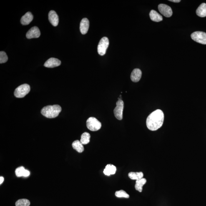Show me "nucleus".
<instances>
[{"label":"nucleus","mask_w":206,"mask_h":206,"mask_svg":"<svg viewBox=\"0 0 206 206\" xmlns=\"http://www.w3.org/2000/svg\"><path fill=\"white\" fill-rule=\"evenodd\" d=\"M164 114L161 110L158 109L149 114L146 120V125L149 130L154 131L162 127L164 122Z\"/></svg>","instance_id":"nucleus-1"},{"label":"nucleus","mask_w":206,"mask_h":206,"mask_svg":"<svg viewBox=\"0 0 206 206\" xmlns=\"http://www.w3.org/2000/svg\"><path fill=\"white\" fill-rule=\"evenodd\" d=\"M61 111V108L58 105H47L43 108L41 110V114L46 118L53 119L59 115Z\"/></svg>","instance_id":"nucleus-2"},{"label":"nucleus","mask_w":206,"mask_h":206,"mask_svg":"<svg viewBox=\"0 0 206 206\" xmlns=\"http://www.w3.org/2000/svg\"><path fill=\"white\" fill-rule=\"evenodd\" d=\"M30 91L29 85L24 84L20 86L15 89L14 95L17 98H23L29 93Z\"/></svg>","instance_id":"nucleus-3"},{"label":"nucleus","mask_w":206,"mask_h":206,"mask_svg":"<svg viewBox=\"0 0 206 206\" xmlns=\"http://www.w3.org/2000/svg\"><path fill=\"white\" fill-rule=\"evenodd\" d=\"M86 126L89 130L92 131H98L101 128V123L96 118L91 117L89 118L86 122Z\"/></svg>","instance_id":"nucleus-4"},{"label":"nucleus","mask_w":206,"mask_h":206,"mask_svg":"<svg viewBox=\"0 0 206 206\" xmlns=\"http://www.w3.org/2000/svg\"><path fill=\"white\" fill-rule=\"evenodd\" d=\"M109 44V40L107 37H103L100 41L97 46V52L100 55L104 56Z\"/></svg>","instance_id":"nucleus-5"},{"label":"nucleus","mask_w":206,"mask_h":206,"mask_svg":"<svg viewBox=\"0 0 206 206\" xmlns=\"http://www.w3.org/2000/svg\"><path fill=\"white\" fill-rule=\"evenodd\" d=\"M194 41L202 44H206V33L202 31H196L191 35Z\"/></svg>","instance_id":"nucleus-6"},{"label":"nucleus","mask_w":206,"mask_h":206,"mask_svg":"<svg viewBox=\"0 0 206 206\" xmlns=\"http://www.w3.org/2000/svg\"><path fill=\"white\" fill-rule=\"evenodd\" d=\"M124 106V102L122 100H119L116 103V107L114 110V114L115 117L119 120H121L123 119Z\"/></svg>","instance_id":"nucleus-7"},{"label":"nucleus","mask_w":206,"mask_h":206,"mask_svg":"<svg viewBox=\"0 0 206 206\" xmlns=\"http://www.w3.org/2000/svg\"><path fill=\"white\" fill-rule=\"evenodd\" d=\"M158 9L159 12L166 17H170L172 14V8L168 5L160 4L159 5Z\"/></svg>","instance_id":"nucleus-8"},{"label":"nucleus","mask_w":206,"mask_h":206,"mask_svg":"<svg viewBox=\"0 0 206 206\" xmlns=\"http://www.w3.org/2000/svg\"><path fill=\"white\" fill-rule=\"evenodd\" d=\"M41 32L39 28L37 26H34L31 28L28 31L26 34V37L28 39L38 38L40 36Z\"/></svg>","instance_id":"nucleus-9"},{"label":"nucleus","mask_w":206,"mask_h":206,"mask_svg":"<svg viewBox=\"0 0 206 206\" xmlns=\"http://www.w3.org/2000/svg\"><path fill=\"white\" fill-rule=\"evenodd\" d=\"M61 61L54 58H51L47 60L44 64V66L47 68H54L60 65Z\"/></svg>","instance_id":"nucleus-10"},{"label":"nucleus","mask_w":206,"mask_h":206,"mask_svg":"<svg viewBox=\"0 0 206 206\" xmlns=\"http://www.w3.org/2000/svg\"><path fill=\"white\" fill-rule=\"evenodd\" d=\"M49 20L50 22L53 26H56L59 22V18L55 11H49Z\"/></svg>","instance_id":"nucleus-11"},{"label":"nucleus","mask_w":206,"mask_h":206,"mask_svg":"<svg viewBox=\"0 0 206 206\" xmlns=\"http://www.w3.org/2000/svg\"><path fill=\"white\" fill-rule=\"evenodd\" d=\"M89 26V21L87 18H84L81 20L80 24V30L82 34H85L87 33Z\"/></svg>","instance_id":"nucleus-12"},{"label":"nucleus","mask_w":206,"mask_h":206,"mask_svg":"<svg viewBox=\"0 0 206 206\" xmlns=\"http://www.w3.org/2000/svg\"><path fill=\"white\" fill-rule=\"evenodd\" d=\"M142 71L138 69H134L131 73V79L133 82H138L140 80L142 76Z\"/></svg>","instance_id":"nucleus-13"},{"label":"nucleus","mask_w":206,"mask_h":206,"mask_svg":"<svg viewBox=\"0 0 206 206\" xmlns=\"http://www.w3.org/2000/svg\"><path fill=\"white\" fill-rule=\"evenodd\" d=\"M33 19L32 14L30 12H28L21 17L20 21L21 24L24 25H29L32 21Z\"/></svg>","instance_id":"nucleus-14"},{"label":"nucleus","mask_w":206,"mask_h":206,"mask_svg":"<svg viewBox=\"0 0 206 206\" xmlns=\"http://www.w3.org/2000/svg\"><path fill=\"white\" fill-rule=\"evenodd\" d=\"M196 14L198 16L201 17H205L206 16V4L202 3L200 5L196 10Z\"/></svg>","instance_id":"nucleus-15"},{"label":"nucleus","mask_w":206,"mask_h":206,"mask_svg":"<svg viewBox=\"0 0 206 206\" xmlns=\"http://www.w3.org/2000/svg\"><path fill=\"white\" fill-rule=\"evenodd\" d=\"M149 16L151 20L155 22H159L162 21L163 17L162 16L159 14L157 11L154 10H152L150 11Z\"/></svg>","instance_id":"nucleus-16"},{"label":"nucleus","mask_w":206,"mask_h":206,"mask_svg":"<svg viewBox=\"0 0 206 206\" xmlns=\"http://www.w3.org/2000/svg\"><path fill=\"white\" fill-rule=\"evenodd\" d=\"M117 169L115 166L112 164H108L106 166L104 170V173L107 176H110L111 174L115 173Z\"/></svg>","instance_id":"nucleus-17"},{"label":"nucleus","mask_w":206,"mask_h":206,"mask_svg":"<svg viewBox=\"0 0 206 206\" xmlns=\"http://www.w3.org/2000/svg\"><path fill=\"white\" fill-rule=\"evenodd\" d=\"M72 146L73 148L77 151L78 152L82 153L84 150V146L80 141L79 140L74 141L73 142Z\"/></svg>","instance_id":"nucleus-18"},{"label":"nucleus","mask_w":206,"mask_h":206,"mask_svg":"<svg viewBox=\"0 0 206 206\" xmlns=\"http://www.w3.org/2000/svg\"><path fill=\"white\" fill-rule=\"evenodd\" d=\"M146 182H147V180L144 178L136 180L135 186L136 190L138 191L139 192H142L143 186L144 184H146Z\"/></svg>","instance_id":"nucleus-19"},{"label":"nucleus","mask_w":206,"mask_h":206,"mask_svg":"<svg viewBox=\"0 0 206 206\" xmlns=\"http://www.w3.org/2000/svg\"><path fill=\"white\" fill-rule=\"evenodd\" d=\"M128 177L132 180L136 181L143 178L144 174L142 172H131L129 173Z\"/></svg>","instance_id":"nucleus-20"},{"label":"nucleus","mask_w":206,"mask_h":206,"mask_svg":"<svg viewBox=\"0 0 206 206\" xmlns=\"http://www.w3.org/2000/svg\"><path fill=\"white\" fill-rule=\"evenodd\" d=\"M90 138L91 136L89 133L85 132L81 136L80 142L83 145H86L90 142Z\"/></svg>","instance_id":"nucleus-21"},{"label":"nucleus","mask_w":206,"mask_h":206,"mask_svg":"<svg viewBox=\"0 0 206 206\" xmlns=\"http://www.w3.org/2000/svg\"><path fill=\"white\" fill-rule=\"evenodd\" d=\"M26 169H25L24 167H20L16 168V171H15V173H16V177H24L25 172Z\"/></svg>","instance_id":"nucleus-22"},{"label":"nucleus","mask_w":206,"mask_h":206,"mask_svg":"<svg viewBox=\"0 0 206 206\" xmlns=\"http://www.w3.org/2000/svg\"><path fill=\"white\" fill-rule=\"evenodd\" d=\"M30 204L29 201L26 199H20L16 203V206H29Z\"/></svg>","instance_id":"nucleus-23"},{"label":"nucleus","mask_w":206,"mask_h":206,"mask_svg":"<svg viewBox=\"0 0 206 206\" xmlns=\"http://www.w3.org/2000/svg\"><path fill=\"white\" fill-rule=\"evenodd\" d=\"M115 195L116 197L119 198H129V195L125 191L121 190L119 191H117L115 193Z\"/></svg>","instance_id":"nucleus-24"},{"label":"nucleus","mask_w":206,"mask_h":206,"mask_svg":"<svg viewBox=\"0 0 206 206\" xmlns=\"http://www.w3.org/2000/svg\"><path fill=\"white\" fill-rule=\"evenodd\" d=\"M8 59V56L7 55L6 53L4 51H1L0 52V64L5 63L7 61Z\"/></svg>","instance_id":"nucleus-25"},{"label":"nucleus","mask_w":206,"mask_h":206,"mask_svg":"<svg viewBox=\"0 0 206 206\" xmlns=\"http://www.w3.org/2000/svg\"><path fill=\"white\" fill-rule=\"evenodd\" d=\"M169 1L175 3H179L181 2L180 0H169Z\"/></svg>","instance_id":"nucleus-26"},{"label":"nucleus","mask_w":206,"mask_h":206,"mask_svg":"<svg viewBox=\"0 0 206 206\" xmlns=\"http://www.w3.org/2000/svg\"><path fill=\"white\" fill-rule=\"evenodd\" d=\"M4 179L2 177H0V184H1L4 182Z\"/></svg>","instance_id":"nucleus-27"}]
</instances>
